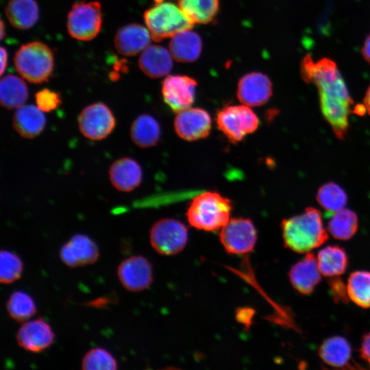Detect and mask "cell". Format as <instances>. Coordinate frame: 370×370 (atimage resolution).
Listing matches in <instances>:
<instances>
[{"instance_id":"1","label":"cell","mask_w":370,"mask_h":370,"mask_svg":"<svg viewBox=\"0 0 370 370\" xmlns=\"http://www.w3.org/2000/svg\"><path fill=\"white\" fill-rule=\"evenodd\" d=\"M284 246L297 253L306 254L325 243L328 232L323 227L321 212L312 207L281 223Z\"/></svg>"},{"instance_id":"2","label":"cell","mask_w":370,"mask_h":370,"mask_svg":"<svg viewBox=\"0 0 370 370\" xmlns=\"http://www.w3.org/2000/svg\"><path fill=\"white\" fill-rule=\"evenodd\" d=\"M313 84L319 90L321 110L325 119L335 136L343 140L348 131V117L354 102L341 73L318 79Z\"/></svg>"},{"instance_id":"3","label":"cell","mask_w":370,"mask_h":370,"mask_svg":"<svg viewBox=\"0 0 370 370\" xmlns=\"http://www.w3.org/2000/svg\"><path fill=\"white\" fill-rule=\"evenodd\" d=\"M230 199L214 191L196 196L186 211L188 223L193 227L207 232L221 230L230 219Z\"/></svg>"},{"instance_id":"4","label":"cell","mask_w":370,"mask_h":370,"mask_svg":"<svg viewBox=\"0 0 370 370\" xmlns=\"http://www.w3.org/2000/svg\"><path fill=\"white\" fill-rule=\"evenodd\" d=\"M144 20L152 40L156 42L191 29L195 25L178 5L164 1L155 3L146 10Z\"/></svg>"},{"instance_id":"5","label":"cell","mask_w":370,"mask_h":370,"mask_svg":"<svg viewBox=\"0 0 370 370\" xmlns=\"http://www.w3.org/2000/svg\"><path fill=\"white\" fill-rule=\"evenodd\" d=\"M18 73L31 83L48 81L53 70L51 49L41 42H31L22 45L14 58Z\"/></svg>"},{"instance_id":"6","label":"cell","mask_w":370,"mask_h":370,"mask_svg":"<svg viewBox=\"0 0 370 370\" xmlns=\"http://www.w3.org/2000/svg\"><path fill=\"white\" fill-rule=\"evenodd\" d=\"M216 123L227 139L236 143L258 129L259 119L248 106L230 105L217 112Z\"/></svg>"},{"instance_id":"7","label":"cell","mask_w":370,"mask_h":370,"mask_svg":"<svg viewBox=\"0 0 370 370\" xmlns=\"http://www.w3.org/2000/svg\"><path fill=\"white\" fill-rule=\"evenodd\" d=\"M101 24V7L97 1L74 3L67 17L68 32L79 40L88 41L95 38Z\"/></svg>"},{"instance_id":"8","label":"cell","mask_w":370,"mask_h":370,"mask_svg":"<svg viewBox=\"0 0 370 370\" xmlns=\"http://www.w3.org/2000/svg\"><path fill=\"white\" fill-rule=\"evenodd\" d=\"M186 226L174 219H162L156 221L149 232L150 243L161 255L171 256L180 253L188 241Z\"/></svg>"},{"instance_id":"9","label":"cell","mask_w":370,"mask_h":370,"mask_svg":"<svg viewBox=\"0 0 370 370\" xmlns=\"http://www.w3.org/2000/svg\"><path fill=\"white\" fill-rule=\"evenodd\" d=\"M257 230L251 220L232 218L221 229L220 242L230 254L243 255L251 252L257 241Z\"/></svg>"},{"instance_id":"10","label":"cell","mask_w":370,"mask_h":370,"mask_svg":"<svg viewBox=\"0 0 370 370\" xmlns=\"http://www.w3.org/2000/svg\"><path fill=\"white\" fill-rule=\"evenodd\" d=\"M116 119L110 108L103 103L97 102L85 107L78 117L79 129L86 138L101 140L114 130Z\"/></svg>"},{"instance_id":"11","label":"cell","mask_w":370,"mask_h":370,"mask_svg":"<svg viewBox=\"0 0 370 370\" xmlns=\"http://www.w3.org/2000/svg\"><path fill=\"white\" fill-rule=\"evenodd\" d=\"M211 128L212 120L209 113L200 108L188 107L184 109L177 112L174 120L177 135L187 141L206 138Z\"/></svg>"},{"instance_id":"12","label":"cell","mask_w":370,"mask_h":370,"mask_svg":"<svg viewBox=\"0 0 370 370\" xmlns=\"http://www.w3.org/2000/svg\"><path fill=\"white\" fill-rule=\"evenodd\" d=\"M117 276L121 285L131 292L147 288L153 281V269L150 262L140 255L123 260L117 268Z\"/></svg>"},{"instance_id":"13","label":"cell","mask_w":370,"mask_h":370,"mask_svg":"<svg viewBox=\"0 0 370 370\" xmlns=\"http://www.w3.org/2000/svg\"><path fill=\"white\" fill-rule=\"evenodd\" d=\"M197 82L186 75H169L162 82L164 101L174 112L186 109L194 102Z\"/></svg>"},{"instance_id":"14","label":"cell","mask_w":370,"mask_h":370,"mask_svg":"<svg viewBox=\"0 0 370 370\" xmlns=\"http://www.w3.org/2000/svg\"><path fill=\"white\" fill-rule=\"evenodd\" d=\"M55 334L51 325L42 318L24 322L16 335L18 346L33 353L41 352L54 341Z\"/></svg>"},{"instance_id":"15","label":"cell","mask_w":370,"mask_h":370,"mask_svg":"<svg viewBox=\"0 0 370 370\" xmlns=\"http://www.w3.org/2000/svg\"><path fill=\"white\" fill-rule=\"evenodd\" d=\"M95 241L83 234L73 235L60 250L61 260L68 267H77L95 263L99 258Z\"/></svg>"},{"instance_id":"16","label":"cell","mask_w":370,"mask_h":370,"mask_svg":"<svg viewBox=\"0 0 370 370\" xmlns=\"http://www.w3.org/2000/svg\"><path fill=\"white\" fill-rule=\"evenodd\" d=\"M238 100L249 107L260 106L266 103L272 95V83L264 74L253 72L243 76L236 91Z\"/></svg>"},{"instance_id":"17","label":"cell","mask_w":370,"mask_h":370,"mask_svg":"<svg viewBox=\"0 0 370 370\" xmlns=\"http://www.w3.org/2000/svg\"><path fill=\"white\" fill-rule=\"evenodd\" d=\"M321 273L317 258L310 252L294 264L288 273L290 282L299 293H311L320 282Z\"/></svg>"},{"instance_id":"18","label":"cell","mask_w":370,"mask_h":370,"mask_svg":"<svg viewBox=\"0 0 370 370\" xmlns=\"http://www.w3.org/2000/svg\"><path fill=\"white\" fill-rule=\"evenodd\" d=\"M151 39V34L147 27L132 23L121 27L117 31L114 37V45L120 54L132 56L148 47Z\"/></svg>"},{"instance_id":"19","label":"cell","mask_w":370,"mask_h":370,"mask_svg":"<svg viewBox=\"0 0 370 370\" xmlns=\"http://www.w3.org/2000/svg\"><path fill=\"white\" fill-rule=\"evenodd\" d=\"M113 186L121 192H130L137 188L143 179V171L137 161L129 157L115 160L109 170Z\"/></svg>"},{"instance_id":"20","label":"cell","mask_w":370,"mask_h":370,"mask_svg":"<svg viewBox=\"0 0 370 370\" xmlns=\"http://www.w3.org/2000/svg\"><path fill=\"white\" fill-rule=\"evenodd\" d=\"M140 70L151 78H159L168 74L173 67V57L164 47L149 45L138 59Z\"/></svg>"},{"instance_id":"21","label":"cell","mask_w":370,"mask_h":370,"mask_svg":"<svg viewBox=\"0 0 370 370\" xmlns=\"http://www.w3.org/2000/svg\"><path fill=\"white\" fill-rule=\"evenodd\" d=\"M12 125L21 136L33 138L38 136L45 129L46 118L38 106L23 105L14 112Z\"/></svg>"},{"instance_id":"22","label":"cell","mask_w":370,"mask_h":370,"mask_svg":"<svg viewBox=\"0 0 370 370\" xmlns=\"http://www.w3.org/2000/svg\"><path fill=\"white\" fill-rule=\"evenodd\" d=\"M202 41L200 36L190 29L180 32L169 42V51L174 60L188 63L197 60L201 53Z\"/></svg>"},{"instance_id":"23","label":"cell","mask_w":370,"mask_h":370,"mask_svg":"<svg viewBox=\"0 0 370 370\" xmlns=\"http://www.w3.org/2000/svg\"><path fill=\"white\" fill-rule=\"evenodd\" d=\"M161 135L160 124L148 114L137 116L132 123L130 136L132 142L140 148H149L158 144Z\"/></svg>"},{"instance_id":"24","label":"cell","mask_w":370,"mask_h":370,"mask_svg":"<svg viewBox=\"0 0 370 370\" xmlns=\"http://www.w3.org/2000/svg\"><path fill=\"white\" fill-rule=\"evenodd\" d=\"M319 355L324 363L334 367H345L350 365L352 347L343 336L325 339L319 348Z\"/></svg>"},{"instance_id":"25","label":"cell","mask_w":370,"mask_h":370,"mask_svg":"<svg viewBox=\"0 0 370 370\" xmlns=\"http://www.w3.org/2000/svg\"><path fill=\"white\" fill-rule=\"evenodd\" d=\"M5 14L13 27L27 29L37 22L39 8L35 0H10Z\"/></svg>"},{"instance_id":"26","label":"cell","mask_w":370,"mask_h":370,"mask_svg":"<svg viewBox=\"0 0 370 370\" xmlns=\"http://www.w3.org/2000/svg\"><path fill=\"white\" fill-rule=\"evenodd\" d=\"M28 98V89L19 77L8 74L0 82V101L3 107L8 110L23 106Z\"/></svg>"},{"instance_id":"27","label":"cell","mask_w":370,"mask_h":370,"mask_svg":"<svg viewBox=\"0 0 370 370\" xmlns=\"http://www.w3.org/2000/svg\"><path fill=\"white\" fill-rule=\"evenodd\" d=\"M317 260L321 274L330 278L341 275L348 265L345 249L337 245L327 246L321 249Z\"/></svg>"},{"instance_id":"28","label":"cell","mask_w":370,"mask_h":370,"mask_svg":"<svg viewBox=\"0 0 370 370\" xmlns=\"http://www.w3.org/2000/svg\"><path fill=\"white\" fill-rule=\"evenodd\" d=\"M219 0H178V5L194 23L211 22L219 11Z\"/></svg>"},{"instance_id":"29","label":"cell","mask_w":370,"mask_h":370,"mask_svg":"<svg viewBox=\"0 0 370 370\" xmlns=\"http://www.w3.org/2000/svg\"><path fill=\"white\" fill-rule=\"evenodd\" d=\"M358 225L356 214L351 210L343 208L334 212L328 222V230L334 238L346 241L356 234Z\"/></svg>"},{"instance_id":"30","label":"cell","mask_w":370,"mask_h":370,"mask_svg":"<svg viewBox=\"0 0 370 370\" xmlns=\"http://www.w3.org/2000/svg\"><path fill=\"white\" fill-rule=\"evenodd\" d=\"M347 287L349 299L362 308H370V271L352 273L347 280Z\"/></svg>"},{"instance_id":"31","label":"cell","mask_w":370,"mask_h":370,"mask_svg":"<svg viewBox=\"0 0 370 370\" xmlns=\"http://www.w3.org/2000/svg\"><path fill=\"white\" fill-rule=\"evenodd\" d=\"M9 317L17 321L24 323L36 312V306L33 298L27 293L17 291L12 293L6 302Z\"/></svg>"},{"instance_id":"32","label":"cell","mask_w":370,"mask_h":370,"mask_svg":"<svg viewBox=\"0 0 370 370\" xmlns=\"http://www.w3.org/2000/svg\"><path fill=\"white\" fill-rule=\"evenodd\" d=\"M317 200L326 211L335 212L344 208L347 201V196L339 185L328 182L319 188Z\"/></svg>"},{"instance_id":"33","label":"cell","mask_w":370,"mask_h":370,"mask_svg":"<svg viewBox=\"0 0 370 370\" xmlns=\"http://www.w3.org/2000/svg\"><path fill=\"white\" fill-rule=\"evenodd\" d=\"M117 366L112 354L102 347L90 349L82 360V369L84 370H114Z\"/></svg>"},{"instance_id":"34","label":"cell","mask_w":370,"mask_h":370,"mask_svg":"<svg viewBox=\"0 0 370 370\" xmlns=\"http://www.w3.org/2000/svg\"><path fill=\"white\" fill-rule=\"evenodd\" d=\"M23 269V262L17 254L8 250L1 251L0 281L2 284H11L18 280Z\"/></svg>"},{"instance_id":"35","label":"cell","mask_w":370,"mask_h":370,"mask_svg":"<svg viewBox=\"0 0 370 370\" xmlns=\"http://www.w3.org/2000/svg\"><path fill=\"white\" fill-rule=\"evenodd\" d=\"M35 99L38 108L45 112L56 110L62 103L60 95L47 88L37 92Z\"/></svg>"},{"instance_id":"36","label":"cell","mask_w":370,"mask_h":370,"mask_svg":"<svg viewBox=\"0 0 370 370\" xmlns=\"http://www.w3.org/2000/svg\"><path fill=\"white\" fill-rule=\"evenodd\" d=\"M330 291L334 300L337 303H347L349 300L347 284L339 276L331 277L328 281Z\"/></svg>"},{"instance_id":"37","label":"cell","mask_w":370,"mask_h":370,"mask_svg":"<svg viewBox=\"0 0 370 370\" xmlns=\"http://www.w3.org/2000/svg\"><path fill=\"white\" fill-rule=\"evenodd\" d=\"M117 300L115 294H110L108 296L100 297L97 299L90 301L86 304L88 306L99 308H107L108 305L114 304Z\"/></svg>"},{"instance_id":"38","label":"cell","mask_w":370,"mask_h":370,"mask_svg":"<svg viewBox=\"0 0 370 370\" xmlns=\"http://www.w3.org/2000/svg\"><path fill=\"white\" fill-rule=\"evenodd\" d=\"M360 356L362 360L370 364V332L362 337Z\"/></svg>"},{"instance_id":"39","label":"cell","mask_w":370,"mask_h":370,"mask_svg":"<svg viewBox=\"0 0 370 370\" xmlns=\"http://www.w3.org/2000/svg\"><path fill=\"white\" fill-rule=\"evenodd\" d=\"M361 52L365 60L370 64V34L367 37Z\"/></svg>"},{"instance_id":"40","label":"cell","mask_w":370,"mask_h":370,"mask_svg":"<svg viewBox=\"0 0 370 370\" xmlns=\"http://www.w3.org/2000/svg\"><path fill=\"white\" fill-rule=\"evenodd\" d=\"M8 53L6 49L1 47V75H3L7 65Z\"/></svg>"},{"instance_id":"41","label":"cell","mask_w":370,"mask_h":370,"mask_svg":"<svg viewBox=\"0 0 370 370\" xmlns=\"http://www.w3.org/2000/svg\"><path fill=\"white\" fill-rule=\"evenodd\" d=\"M364 103L369 114L370 115V86H369L366 92V94L364 98Z\"/></svg>"},{"instance_id":"42","label":"cell","mask_w":370,"mask_h":370,"mask_svg":"<svg viewBox=\"0 0 370 370\" xmlns=\"http://www.w3.org/2000/svg\"><path fill=\"white\" fill-rule=\"evenodd\" d=\"M367 110L365 106L363 105H357L354 109V112L359 114H363L364 112Z\"/></svg>"},{"instance_id":"43","label":"cell","mask_w":370,"mask_h":370,"mask_svg":"<svg viewBox=\"0 0 370 370\" xmlns=\"http://www.w3.org/2000/svg\"><path fill=\"white\" fill-rule=\"evenodd\" d=\"M4 24L3 21H1V38L2 39L4 36Z\"/></svg>"},{"instance_id":"44","label":"cell","mask_w":370,"mask_h":370,"mask_svg":"<svg viewBox=\"0 0 370 370\" xmlns=\"http://www.w3.org/2000/svg\"><path fill=\"white\" fill-rule=\"evenodd\" d=\"M164 0H154L155 2L156 3H159V2H161V1H163Z\"/></svg>"}]
</instances>
